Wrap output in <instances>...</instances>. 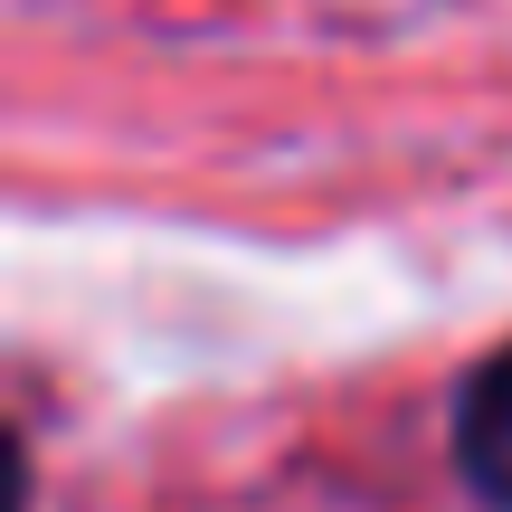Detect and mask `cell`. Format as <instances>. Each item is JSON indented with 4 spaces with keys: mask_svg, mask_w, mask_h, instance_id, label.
Returning a JSON list of instances; mask_svg holds the SVG:
<instances>
[{
    "mask_svg": "<svg viewBox=\"0 0 512 512\" xmlns=\"http://www.w3.org/2000/svg\"><path fill=\"white\" fill-rule=\"evenodd\" d=\"M456 465H465V484H475L484 503L512 512V351H494V361L465 380V399H456Z\"/></svg>",
    "mask_w": 512,
    "mask_h": 512,
    "instance_id": "1",
    "label": "cell"
}]
</instances>
